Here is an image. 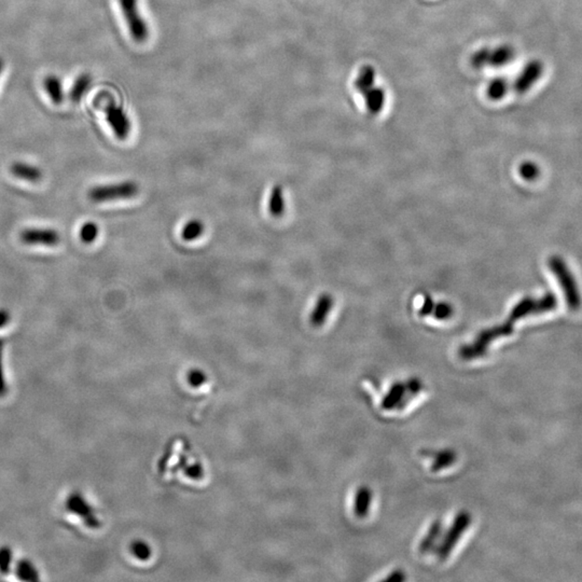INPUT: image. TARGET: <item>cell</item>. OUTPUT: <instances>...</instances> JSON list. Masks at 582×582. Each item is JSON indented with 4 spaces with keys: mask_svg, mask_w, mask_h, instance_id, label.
Listing matches in <instances>:
<instances>
[{
    "mask_svg": "<svg viewBox=\"0 0 582 582\" xmlns=\"http://www.w3.org/2000/svg\"><path fill=\"white\" fill-rule=\"evenodd\" d=\"M549 268L552 271L557 282L563 289L564 296L569 305V310L578 311L581 307V296L575 278L567 268L566 264L562 258L553 256L549 259Z\"/></svg>",
    "mask_w": 582,
    "mask_h": 582,
    "instance_id": "1",
    "label": "cell"
},
{
    "mask_svg": "<svg viewBox=\"0 0 582 582\" xmlns=\"http://www.w3.org/2000/svg\"><path fill=\"white\" fill-rule=\"evenodd\" d=\"M140 186L132 180L122 181L118 184L94 187L89 191V197L95 203L109 202L116 199H132L137 197Z\"/></svg>",
    "mask_w": 582,
    "mask_h": 582,
    "instance_id": "2",
    "label": "cell"
},
{
    "mask_svg": "<svg viewBox=\"0 0 582 582\" xmlns=\"http://www.w3.org/2000/svg\"><path fill=\"white\" fill-rule=\"evenodd\" d=\"M118 1H119L126 25L129 27L130 34L134 42L138 44L147 42L149 37V28L140 16L137 0H118Z\"/></svg>",
    "mask_w": 582,
    "mask_h": 582,
    "instance_id": "3",
    "label": "cell"
},
{
    "mask_svg": "<svg viewBox=\"0 0 582 582\" xmlns=\"http://www.w3.org/2000/svg\"><path fill=\"white\" fill-rule=\"evenodd\" d=\"M543 71H545V65L541 61L532 60L526 63L512 85L514 93L523 95L528 92L543 77Z\"/></svg>",
    "mask_w": 582,
    "mask_h": 582,
    "instance_id": "4",
    "label": "cell"
},
{
    "mask_svg": "<svg viewBox=\"0 0 582 582\" xmlns=\"http://www.w3.org/2000/svg\"><path fill=\"white\" fill-rule=\"evenodd\" d=\"M105 115L108 124L111 125L117 138L124 140L129 137L132 124L121 106L117 105L113 101H108L105 106Z\"/></svg>",
    "mask_w": 582,
    "mask_h": 582,
    "instance_id": "5",
    "label": "cell"
},
{
    "mask_svg": "<svg viewBox=\"0 0 582 582\" xmlns=\"http://www.w3.org/2000/svg\"><path fill=\"white\" fill-rule=\"evenodd\" d=\"M67 512L82 519L83 523L89 528H97L101 525V521L93 512L92 507L83 498L80 493H73L67 497L65 502Z\"/></svg>",
    "mask_w": 582,
    "mask_h": 582,
    "instance_id": "6",
    "label": "cell"
},
{
    "mask_svg": "<svg viewBox=\"0 0 582 582\" xmlns=\"http://www.w3.org/2000/svg\"><path fill=\"white\" fill-rule=\"evenodd\" d=\"M21 240L27 245L56 246L60 243L61 236L53 229H27L22 232Z\"/></svg>",
    "mask_w": 582,
    "mask_h": 582,
    "instance_id": "7",
    "label": "cell"
},
{
    "mask_svg": "<svg viewBox=\"0 0 582 582\" xmlns=\"http://www.w3.org/2000/svg\"><path fill=\"white\" fill-rule=\"evenodd\" d=\"M516 58V50L509 44H500L496 48L490 49L488 67L502 68L512 63Z\"/></svg>",
    "mask_w": 582,
    "mask_h": 582,
    "instance_id": "8",
    "label": "cell"
},
{
    "mask_svg": "<svg viewBox=\"0 0 582 582\" xmlns=\"http://www.w3.org/2000/svg\"><path fill=\"white\" fill-rule=\"evenodd\" d=\"M364 97H365L366 108H367L368 113L376 116L383 111L386 94L385 91L382 87L374 85L366 94H364Z\"/></svg>",
    "mask_w": 582,
    "mask_h": 582,
    "instance_id": "9",
    "label": "cell"
},
{
    "mask_svg": "<svg viewBox=\"0 0 582 582\" xmlns=\"http://www.w3.org/2000/svg\"><path fill=\"white\" fill-rule=\"evenodd\" d=\"M44 87L50 101L54 105H61L64 101L65 92L62 80L56 75H49L44 78Z\"/></svg>",
    "mask_w": 582,
    "mask_h": 582,
    "instance_id": "10",
    "label": "cell"
},
{
    "mask_svg": "<svg viewBox=\"0 0 582 582\" xmlns=\"http://www.w3.org/2000/svg\"><path fill=\"white\" fill-rule=\"evenodd\" d=\"M376 74V69L371 65H365L360 68L359 74L354 82V87L359 94H366L370 89L374 87Z\"/></svg>",
    "mask_w": 582,
    "mask_h": 582,
    "instance_id": "11",
    "label": "cell"
},
{
    "mask_svg": "<svg viewBox=\"0 0 582 582\" xmlns=\"http://www.w3.org/2000/svg\"><path fill=\"white\" fill-rule=\"evenodd\" d=\"M333 307V298L329 295L319 297L315 304L314 310L311 314V323L315 327L323 325Z\"/></svg>",
    "mask_w": 582,
    "mask_h": 582,
    "instance_id": "12",
    "label": "cell"
},
{
    "mask_svg": "<svg viewBox=\"0 0 582 582\" xmlns=\"http://www.w3.org/2000/svg\"><path fill=\"white\" fill-rule=\"evenodd\" d=\"M11 172L14 176L24 179V180L39 181L42 178V173L37 166H30L27 163L16 162L12 164Z\"/></svg>",
    "mask_w": 582,
    "mask_h": 582,
    "instance_id": "13",
    "label": "cell"
},
{
    "mask_svg": "<svg viewBox=\"0 0 582 582\" xmlns=\"http://www.w3.org/2000/svg\"><path fill=\"white\" fill-rule=\"evenodd\" d=\"M286 204H285L284 192L280 185H275L271 191L268 199V211L273 217L280 218L284 215Z\"/></svg>",
    "mask_w": 582,
    "mask_h": 582,
    "instance_id": "14",
    "label": "cell"
},
{
    "mask_svg": "<svg viewBox=\"0 0 582 582\" xmlns=\"http://www.w3.org/2000/svg\"><path fill=\"white\" fill-rule=\"evenodd\" d=\"M92 85V77L91 75L85 74L80 75L78 78L75 80L74 85L71 87L70 93H69V99L73 103H79L82 99V97L87 94L89 87Z\"/></svg>",
    "mask_w": 582,
    "mask_h": 582,
    "instance_id": "15",
    "label": "cell"
},
{
    "mask_svg": "<svg viewBox=\"0 0 582 582\" xmlns=\"http://www.w3.org/2000/svg\"><path fill=\"white\" fill-rule=\"evenodd\" d=\"M509 92V81L502 77L492 79L486 87V95L490 101H497L504 99Z\"/></svg>",
    "mask_w": 582,
    "mask_h": 582,
    "instance_id": "16",
    "label": "cell"
},
{
    "mask_svg": "<svg viewBox=\"0 0 582 582\" xmlns=\"http://www.w3.org/2000/svg\"><path fill=\"white\" fill-rule=\"evenodd\" d=\"M16 577L19 578L22 581H38L39 580V574H38L36 567L32 565V562L28 559H21L18 562L14 569Z\"/></svg>",
    "mask_w": 582,
    "mask_h": 582,
    "instance_id": "17",
    "label": "cell"
},
{
    "mask_svg": "<svg viewBox=\"0 0 582 582\" xmlns=\"http://www.w3.org/2000/svg\"><path fill=\"white\" fill-rule=\"evenodd\" d=\"M204 223L199 219H191L182 228L181 237L187 242L195 241L199 239V236L204 233Z\"/></svg>",
    "mask_w": 582,
    "mask_h": 582,
    "instance_id": "18",
    "label": "cell"
},
{
    "mask_svg": "<svg viewBox=\"0 0 582 582\" xmlns=\"http://www.w3.org/2000/svg\"><path fill=\"white\" fill-rule=\"evenodd\" d=\"M490 49L488 47H483V48L479 49V50L476 51V52L472 54L471 58H470V64H471L473 68L479 70V69L488 67Z\"/></svg>",
    "mask_w": 582,
    "mask_h": 582,
    "instance_id": "19",
    "label": "cell"
},
{
    "mask_svg": "<svg viewBox=\"0 0 582 582\" xmlns=\"http://www.w3.org/2000/svg\"><path fill=\"white\" fill-rule=\"evenodd\" d=\"M99 231V225L97 223H91V221L85 223L80 230L81 241L87 244L92 243L97 240Z\"/></svg>",
    "mask_w": 582,
    "mask_h": 582,
    "instance_id": "20",
    "label": "cell"
},
{
    "mask_svg": "<svg viewBox=\"0 0 582 582\" xmlns=\"http://www.w3.org/2000/svg\"><path fill=\"white\" fill-rule=\"evenodd\" d=\"M131 551L134 557L140 561H147L151 557V549L144 541L138 540L132 543Z\"/></svg>",
    "mask_w": 582,
    "mask_h": 582,
    "instance_id": "21",
    "label": "cell"
},
{
    "mask_svg": "<svg viewBox=\"0 0 582 582\" xmlns=\"http://www.w3.org/2000/svg\"><path fill=\"white\" fill-rule=\"evenodd\" d=\"M12 559H13V555H12L11 549L7 545L1 547L0 548V573L3 575H7L9 573Z\"/></svg>",
    "mask_w": 582,
    "mask_h": 582,
    "instance_id": "22",
    "label": "cell"
},
{
    "mask_svg": "<svg viewBox=\"0 0 582 582\" xmlns=\"http://www.w3.org/2000/svg\"><path fill=\"white\" fill-rule=\"evenodd\" d=\"M540 174L538 166L533 162H524L520 166V175L526 180H535Z\"/></svg>",
    "mask_w": 582,
    "mask_h": 582,
    "instance_id": "23",
    "label": "cell"
},
{
    "mask_svg": "<svg viewBox=\"0 0 582 582\" xmlns=\"http://www.w3.org/2000/svg\"><path fill=\"white\" fill-rule=\"evenodd\" d=\"M206 378L204 372L199 369L191 370V371L188 372V376H187L189 385L192 386V388H199V386H202L203 384L205 383Z\"/></svg>",
    "mask_w": 582,
    "mask_h": 582,
    "instance_id": "24",
    "label": "cell"
},
{
    "mask_svg": "<svg viewBox=\"0 0 582 582\" xmlns=\"http://www.w3.org/2000/svg\"><path fill=\"white\" fill-rule=\"evenodd\" d=\"M3 353L4 341L0 340V397L5 396L7 392V384H6L5 373H4Z\"/></svg>",
    "mask_w": 582,
    "mask_h": 582,
    "instance_id": "25",
    "label": "cell"
},
{
    "mask_svg": "<svg viewBox=\"0 0 582 582\" xmlns=\"http://www.w3.org/2000/svg\"><path fill=\"white\" fill-rule=\"evenodd\" d=\"M435 315L438 318H447L449 315H451V307L447 304L439 305V307H437Z\"/></svg>",
    "mask_w": 582,
    "mask_h": 582,
    "instance_id": "26",
    "label": "cell"
},
{
    "mask_svg": "<svg viewBox=\"0 0 582 582\" xmlns=\"http://www.w3.org/2000/svg\"><path fill=\"white\" fill-rule=\"evenodd\" d=\"M10 313L5 309H0V328H3L10 321Z\"/></svg>",
    "mask_w": 582,
    "mask_h": 582,
    "instance_id": "27",
    "label": "cell"
},
{
    "mask_svg": "<svg viewBox=\"0 0 582 582\" xmlns=\"http://www.w3.org/2000/svg\"><path fill=\"white\" fill-rule=\"evenodd\" d=\"M4 67H5V63H4L3 58H0V76H1V73H3Z\"/></svg>",
    "mask_w": 582,
    "mask_h": 582,
    "instance_id": "28",
    "label": "cell"
}]
</instances>
